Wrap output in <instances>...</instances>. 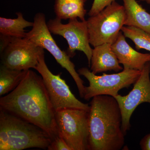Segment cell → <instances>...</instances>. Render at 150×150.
<instances>
[{"label": "cell", "instance_id": "11", "mask_svg": "<svg viewBox=\"0 0 150 150\" xmlns=\"http://www.w3.org/2000/svg\"><path fill=\"white\" fill-rule=\"evenodd\" d=\"M150 62L145 65L134 87L128 94L114 97L118 102L122 115V131L125 136L131 127L130 119L134 110L144 103L150 104Z\"/></svg>", "mask_w": 150, "mask_h": 150}, {"label": "cell", "instance_id": "3", "mask_svg": "<svg viewBox=\"0 0 150 150\" xmlns=\"http://www.w3.org/2000/svg\"><path fill=\"white\" fill-rule=\"evenodd\" d=\"M52 141L51 137L38 126L1 110L0 150L46 149Z\"/></svg>", "mask_w": 150, "mask_h": 150}, {"label": "cell", "instance_id": "19", "mask_svg": "<svg viewBox=\"0 0 150 150\" xmlns=\"http://www.w3.org/2000/svg\"><path fill=\"white\" fill-rule=\"evenodd\" d=\"M114 1L115 0H94L88 14L89 16L96 15Z\"/></svg>", "mask_w": 150, "mask_h": 150}, {"label": "cell", "instance_id": "4", "mask_svg": "<svg viewBox=\"0 0 150 150\" xmlns=\"http://www.w3.org/2000/svg\"><path fill=\"white\" fill-rule=\"evenodd\" d=\"M124 6L114 1L93 16L88 18L89 42L93 47L104 43L112 44L124 25Z\"/></svg>", "mask_w": 150, "mask_h": 150}, {"label": "cell", "instance_id": "2", "mask_svg": "<svg viewBox=\"0 0 150 150\" xmlns=\"http://www.w3.org/2000/svg\"><path fill=\"white\" fill-rule=\"evenodd\" d=\"M89 150H120L125 144L122 115L114 97L93 98L88 116Z\"/></svg>", "mask_w": 150, "mask_h": 150}, {"label": "cell", "instance_id": "10", "mask_svg": "<svg viewBox=\"0 0 150 150\" xmlns=\"http://www.w3.org/2000/svg\"><path fill=\"white\" fill-rule=\"evenodd\" d=\"M43 51V48L26 38L12 37L10 42L1 54V64L12 69H35Z\"/></svg>", "mask_w": 150, "mask_h": 150}, {"label": "cell", "instance_id": "23", "mask_svg": "<svg viewBox=\"0 0 150 150\" xmlns=\"http://www.w3.org/2000/svg\"><path fill=\"white\" fill-rule=\"evenodd\" d=\"M141 1H145L147 3L149 4L150 5V0H140Z\"/></svg>", "mask_w": 150, "mask_h": 150}, {"label": "cell", "instance_id": "1", "mask_svg": "<svg viewBox=\"0 0 150 150\" xmlns=\"http://www.w3.org/2000/svg\"><path fill=\"white\" fill-rule=\"evenodd\" d=\"M0 108L38 126L52 140L58 136L56 112L43 79L32 70L28 71L16 88L0 98Z\"/></svg>", "mask_w": 150, "mask_h": 150}, {"label": "cell", "instance_id": "17", "mask_svg": "<svg viewBox=\"0 0 150 150\" xmlns=\"http://www.w3.org/2000/svg\"><path fill=\"white\" fill-rule=\"evenodd\" d=\"M28 71L12 69L1 64L0 96H4L16 88L25 76Z\"/></svg>", "mask_w": 150, "mask_h": 150}, {"label": "cell", "instance_id": "8", "mask_svg": "<svg viewBox=\"0 0 150 150\" xmlns=\"http://www.w3.org/2000/svg\"><path fill=\"white\" fill-rule=\"evenodd\" d=\"M35 70L41 75L55 112L66 108H77L89 111L90 105L79 100L70 90L61 74H54L46 65L44 51L40 54Z\"/></svg>", "mask_w": 150, "mask_h": 150}, {"label": "cell", "instance_id": "22", "mask_svg": "<svg viewBox=\"0 0 150 150\" xmlns=\"http://www.w3.org/2000/svg\"><path fill=\"white\" fill-rule=\"evenodd\" d=\"M139 144L142 150H150V134L144 136Z\"/></svg>", "mask_w": 150, "mask_h": 150}, {"label": "cell", "instance_id": "9", "mask_svg": "<svg viewBox=\"0 0 150 150\" xmlns=\"http://www.w3.org/2000/svg\"><path fill=\"white\" fill-rule=\"evenodd\" d=\"M47 25L51 34L61 35L67 40L69 45L67 52L70 58L76 55V51H82L86 56L90 67L93 48L90 43L87 21L71 19L68 23L63 24L62 20L56 17L49 20Z\"/></svg>", "mask_w": 150, "mask_h": 150}, {"label": "cell", "instance_id": "15", "mask_svg": "<svg viewBox=\"0 0 150 150\" xmlns=\"http://www.w3.org/2000/svg\"><path fill=\"white\" fill-rule=\"evenodd\" d=\"M87 0H55L54 12L56 17L61 20L79 18L86 20L87 10L85 8Z\"/></svg>", "mask_w": 150, "mask_h": 150}, {"label": "cell", "instance_id": "18", "mask_svg": "<svg viewBox=\"0 0 150 150\" xmlns=\"http://www.w3.org/2000/svg\"><path fill=\"white\" fill-rule=\"evenodd\" d=\"M121 31L133 41L137 50L145 49L150 52V34L137 27L123 26Z\"/></svg>", "mask_w": 150, "mask_h": 150}, {"label": "cell", "instance_id": "16", "mask_svg": "<svg viewBox=\"0 0 150 150\" xmlns=\"http://www.w3.org/2000/svg\"><path fill=\"white\" fill-rule=\"evenodd\" d=\"M16 18L0 17V34L11 37L24 38L26 33L25 28L33 27V22L25 19L21 12L16 13Z\"/></svg>", "mask_w": 150, "mask_h": 150}, {"label": "cell", "instance_id": "12", "mask_svg": "<svg viewBox=\"0 0 150 150\" xmlns=\"http://www.w3.org/2000/svg\"><path fill=\"white\" fill-rule=\"evenodd\" d=\"M122 31L112 45V49L123 69L142 71L145 65L150 62V54H142L131 47L126 41Z\"/></svg>", "mask_w": 150, "mask_h": 150}, {"label": "cell", "instance_id": "6", "mask_svg": "<svg viewBox=\"0 0 150 150\" xmlns=\"http://www.w3.org/2000/svg\"><path fill=\"white\" fill-rule=\"evenodd\" d=\"M79 74L83 76L89 82L88 86L85 87L83 98L88 100L94 96L108 95L115 97L121 90L129 88L134 84L141 74L139 70L123 69L116 74L101 76L94 74L88 68L83 67L78 70Z\"/></svg>", "mask_w": 150, "mask_h": 150}, {"label": "cell", "instance_id": "20", "mask_svg": "<svg viewBox=\"0 0 150 150\" xmlns=\"http://www.w3.org/2000/svg\"><path fill=\"white\" fill-rule=\"evenodd\" d=\"M47 149L48 150H72L64 140L59 135L52 140Z\"/></svg>", "mask_w": 150, "mask_h": 150}, {"label": "cell", "instance_id": "5", "mask_svg": "<svg viewBox=\"0 0 150 150\" xmlns=\"http://www.w3.org/2000/svg\"><path fill=\"white\" fill-rule=\"evenodd\" d=\"M35 45L48 51L61 67L66 69L74 79L77 86L80 96L83 98L85 86L83 81L75 69V66L70 60L67 51H62L56 44L48 29L46 16L42 13L35 15L32 29L26 33L25 37Z\"/></svg>", "mask_w": 150, "mask_h": 150}, {"label": "cell", "instance_id": "7", "mask_svg": "<svg viewBox=\"0 0 150 150\" xmlns=\"http://www.w3.org/2000/svg\"><path fill=\"white\" fill-rule=\"evenodd\" d=\"M89 111L66 108L56 111L58 135L72 150H88Z\"/></svg>", "mask_w": 150, "mask_h": 150}, {"label": "cell", "instance_id": "13", "mask_svg": "<svg viewBox=\"0 0 150 150\" xmlns=\"http://www.w3.org/2000/svg\"><path fill=\"white\" fill-rule=\"evenodd\" d=\"M111 45L104 43L93 49L90 70L95 74L108 71L117 72L123 69L112 51Z\"/></svg>", "mask_w": 150, "mask_h": 150}, {"label": "cell", "instance_id": "21", "mask_svg": "<svg viewBox=\"0 0 150 150\" xmlns=\"http://www.w3.org/2000/svg\"><path fill=\"white\" fill-rule=\"evenodd\" d=\"M12 37L0 34V54L2 53L10 42Z\"/></svg>", "mask_w": 150, "mask_h": 150}, {"label": "cell", "instance_id": "14", "mask_svg": "<svg viewBox=\"0 0 150 150\" xmlns=\"http://www.w3.org/2000/svg\"><path fill=\"white\" fill-rule=\"evenodd\" d=\"M125 9L124 25L137 27L150 34V13L136 0H123Z\"/></svg>", "mask_w": 150, "mask_h": 150}]
</instances>
